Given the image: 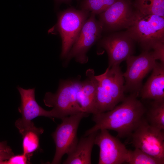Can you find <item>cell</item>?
Instances as JSON below:
<instances>
[{"instance_id": "21", "label": "cell", "mask_w": 164, "mask_h": 164, "mask_svg": "<svg viewBox=\"0 0 164 164\" xmlns=\"http://www.w3.org/2000/svg\"><path fill=\"white\" fill-rule=\"evenodd\" d=\"M117 0H83L80 9L95 15L99 14L106 10Z\"/></svg>"}, {"instance_id": "14", "label": "cell", "mask_w": 164, "mask_h": 164, "mask_svg": "<svg viewBox=\"0 0 164 164\" xmlns=\"http://www.w3.org/2000/svg\"><path fill=\"white\" fill-rule=\"evenodd\" d=\"M140 91L143 99L156 101H164V63H158Z\"/></svg>"}, {"instance_id": "2", "label": "cell", "mask_w": 164, "mask_h": 164, "mask_svg": "<svg viewBox=\"0 0 164 164\" xmlns=\"http://www.w3.org/2000/svg\"><path fill=\"white\" fill-rule=\"evenodd\" d=\"M95 77L97 86L94 114L111 110L125 97L124 78L119 65L108 67L104 73Z\"/></svg>"}, {"instance_id": "11", "label": "cell", "mask_w": 164, "mask_h": 164, "mask_svg": "<svg viewBox=\"0 0 164 164\" xmlns=\"http://www.w3.org/2000/svg\"><path fill=\"white\" fill-rule=\"evenodd\" d=\"M134 41L126 31L113 33L101 40L99 45L108 54V67L119 65L132 55Z\"/></svg>"}, {"instance_id": "6", "label": "cell", "mask_w": 164, "mask_h": 164, "mask_svg": "<svg viewBox=\"0 0 164 164\" xmlns=\"http://www.w3.org/2000/svg\"><path fill=\"white\" fill-rule=\"evenodd\" d=\"M89 114L80 112L61 119V123L52 135L56 152L51 164H60L64 155L68 154L73 150L78 142L77 132L80 123L82 118Z\"/></svg>"}, {"instance_id": "22", "label": "cell", "mask_w": 164, "mask_h": 164, "mask_svg": "<svg viewBox=\"0 0 164 164\" xmlns=\"http://www.w3.org/2000/svg\"><path fill=\"white\" fill-rule=\"evenodd\" d=\"M152 53L156 60H159L161 63H164V43L157 44L153 49Z\"/></svg>"}, {"instance_id": "26", "label": "cell", "mask_w": 164, "mask_h": 164, "mask_svg": "<svg viewBox=\"0 0 164 164\" xmlns=\"http://www.w3.org/2000/svg\"><path fill=\"white\" fill-rule=\"evenodd\" d=\"M71 0H55L56 2L57 3H60L62 2H65L69 1Z\"/></svg>"}, {"instance_id": "23", "label": "cell", "mask_w": 164, "mask_h": 164, "mask_svg": "<svg viewBox=\"0 0 164 164\" xmlns=\"http://www.w3.org/2000/svg\"><path fill=\"white\" fill-rule=\"evenodd\" d=\"M28 156L23 153L21 155H13L8 161H6L5 164H26L28 163Z\"/></svg>"}, {"instance_id": "12", "label": "cell", "mask_w": 164, "mask_h": 164, "mask_svg": "<svg viewBox=\"0 0 164 164\" xmlns=\"http://www.w3.org/2000/svg\"><path fill=\"white\" fill-rule=\"evenodd\" d=\"M134 11L129 0H117L99 14L98 21L103 31H111L128 28L133 19Z\"/></svg>"}, {"instance_id": "16", "label": "cell", "mask_w": 164, "mask_h": 164, "mask_svg": "<svg viewBox=\"0 0 164 164\" xmlns=\"http://www.w3.org/2000/svg\"><path fill=\"white\" fill-rule=\"evenodd\" d=\"M86 78L82 81L81 87L78 94L77 100L83 111L95 113V99L97 81L94 70L89 69L86 72Z\"/></svg>"}, {"instance_id": "17", "label": "cell", "mask_w": 164, "mask_h": 164, "mask_svg": "<svg viewBox=\"0 0 164 164\" xmlns=\"http://www.w3.org/2000/svg\"><path fill=\"white\" fill-rule=\"evenodd\" d=\"M98 131L81 138L73 150L68 154L67 157L63 164H91L92 151Z\"/></svg>"}, {"instance_id": "9", "label": "cell", "mask_w": 164, "mask_h": 164, "mask_svg": "<svg viewBox=\"0 0 164 164\" xmlns=\"http://www.w3.org/2000/svg\"><path fill=\"white\" fill-rule=\"evenodd\" d=\"M135 148L164 161V132L150 125L144 116L130 136Z\"/></svg>"}, {"instance_id": "25", "label": "cell", "mask_w": 164, "mask_h": 164, "mask_svg": "<svg viewBox=\"0 0 164 164\" xmlns=\"http://www.w3.org/2000/svg\"><path fill=\"white\" fill-rule=\"evenodd\" d=\"M11 148L7 145L6 141L0 142V149L9 150Z\"/></svg>"}, {"instance_id": "10", "label": "cell", "mask_w": 164, "mask_h": 164, "mask_svg": "<svg viewBox=\"0 0 164 164\" xmlns=\"http://www.w3.org/2000/svg\"><path fill=\"white\" fill-rule=\"evenodd\" d=\"M94 140V144L100 149L99 164H121L126 162L128 150L117 137L106 129L99 130Z\"/></svg>"}, {"instance_id": "4", "label": "cell", "mask_w": 164, "mask_h": 164, "mask_svg": "<svg viewBox=\"0 0 164 164\" xmlns=\"http://www.w3.org/2000/svg\"><path fill=\"white\" fill-rule=\"evenodd\" d=\"M80 77L74 79L60 80L55 93H46L43 101L47 106L52 109L58 118L83 112L77 100L78 94L82 84Z\"/></svg>"}, {"instance_id": "5", "label": "cell", "mask_w": 164, "mask_h": 164, "mask_svg": "<svg viewBox=\"0 0 164 164\" xmlns=\"http://www.w3.org/2000/svg\"><path fill=\"white\" fill-rule=\"evenodd\" d=\"M90 13L82 9L73 8L60 12L54 29L59 34L62 40L60 57L64 59L77 38Z\"/></svg>"}, {"instance_id": "24", "label": "cell", "mask_w": 164, "mask_h": 164, "mask_svg": "<svg viewBox=\"0 0 164 164\" xmlns=\"http://www.w3.org/2000/svg\"><path fill=\"white\" fill-rule=\"evenodd\" d=\"M14 155V153L11 149L9 150L0 149V161L9 159Z\"/></svg>"}, {"instance_id": "7", "label": "cell", "mask_w": 164, "mask_h": 164, "mask_svg": "<svg viewBox=\"0 0 164 164\" xmlns=\"http://www.w3.org/2000/svg\"><path fill=\"white\" fill-rule=\"evenodd\" d=\"M95 15L90 13L85 22L76 41L64 58L63 65L65 66L73 59L81 64L87 62V53L101 38L103 31L102 26L96 19Z\"/></svg>"}, {"instance_id": "18", "label": "cell", "mask_w": 164, "mask_h": 164, "mask_svg": "<svg viewBox=\"0 0 164 164\" xmlns=\"http://www.w3.org/2000/svg\"><path fill=\"white\" fill-rule=\"evenodd\" d=\"M145 118L151 126L159 130H164V101H154Z\"/></svg>"}, {"instance_id": "1", "label": "cell", "mask_w": 164, "mask_h": 164, "mask_svg": "<svg viewBox=\"0 0 164 164\" xmlns=\"http://www.w3.org/2000/svg\"><path fill=\"white\" fill-rule=\"evenodd\" d=\"M138 95L131 93L111 110L93 114L92 119L95 124L85 132L84 136L106 129L116 132L120 138L130 136L144 116L146 110L138 99Z\"/></svg>"}, {"instance_id": "8", "label": "cell", "mask_w": 164, "mask_h": 164, "mask_svg": "<svg viewBox=\"0 0 164 164\" xmlns=\"http://www.w3.org/2000/svg\"><path fill=\"white\" fill-rule=\"evenodd\" d=\"M152 52L144 50L138 56L132 55L126 60L127 67L123 73L125 92L139 94L142 81L155 66L157 62Z\"/></svg>"}, {"instance_id": "19", "label": "cell", "mask_w": 164, "mask_h": 164, "mask_svg": "<svg viewBox=\"0 0 164 164\" xmlns=\"http://www.w3.org/2000/svg\"><path fill=\"white\" fill-rule=\"evenodd\" d=\"M135 7L142 13L164 17V0H135Z\"/></svg>"}, {"instance_id": "15", "label": "cell", "mask_w": 164, "mask_h": 164, "mask_svg": "<svg viewBox=\"0 0 164 164\" xmlns=\"http://www.w3.org/2000/svg\"><path fill=\"white\" fill-rule=\"evenodd\" d=\"M15 125L22 136L23 153L28 156L39 148V137L44 130L36 127L31 121L22 118L16 120Z\"/></svg>"}, {"instance_id": "13", "label": "cell", "mask_w": 164, "mask_h": 164, "mask_svg": "<svg viewBox=\"0 0 164 164\" xmlns=\"http://www.w3.org/2000/svg\"><path fill=\"white\" fill-rule=\"evenodd\" d=\"M17 88L19 92L21 99L20 105L18 110L22 114V118L30 121L39 116L52 119L58 118L53 109L46 111L38 104L35 98V88L26 89L18 86Z\"/></svg>"}, {"instance_id": "27", "label": "cell", "mask_w": 164, "mask_h": 164, "mask_svg": "<svg viewBox=\"0 0 164 164\" xmlns=\"http://www.w3.org/2000/svg\"><path fill=\"white\" fill-rule=\"evenodd\" d=\"M6 161H0V164H5Z\"/></svg>"}, {"instance_id": "3", "label": "cell", "mask_w": 164, "mask_h": 164, "mask_svg": "<svg viewBox=\"0 0 164 164\" xmlns=\"http://www.w3.org/2000/svg\"><path fill=\"white\" fill-rule=\"evenodd\" d=\"M126 31L144 50L150 51L159 43H164V17L136 10Z\"/></svg>"}, {"instance_id": "20", "label": "cell", "mask_w": 164, "mask_h": 164, "mask_svg": "<svg viewBox=\"0 0 164 164\" xmlns=\"http://www.w3.org/2000/svg\"><path fill=\"white\" fill-rule=\"evenodd\" d=\"M128 150L126 162L129 164H163L164 161L156 158L138 148Z\"/></svg>"}]
</instances>
